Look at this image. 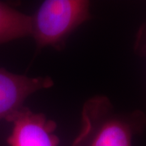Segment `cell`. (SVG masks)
I'll list each match as a JSON object with an SVG mask.
<instances>
[{
	"label": "cell",
	"mask_w": 146,
	"mask_h": 146,
	"mask_svg": "<svg viewBox=\"0 0 146 146\" xmlns=\"http://www.w3.org/2000/svg\"><path fill=\"white\" fill-rule=\"evenodd\" d=\"M7 122L12 131L7 142L10 146H58L54 121L41 113H34L25 106L11 117Z\"/></svg>",
	"instance_id": "cell-3"
},
{
	"label": "cell",
	"mask_w": 146,
	"mask_h": 146,
	"mask_svg": "<svg viewBox=\"0 0 146 146\" xmlns=\"http://www.w3.org/2000/svg\"><path fill=\"white\" fill-rule=\"evenodd\" d=\"M146 127L145 113H119L106 96L88 99L81 111V129L72 146H132L133 136Z\"/></svg>",
	"instance_id": "cell-1"
},
{
	"label": "cell",
	"mask_w": 146,
	"mask_h": 146,
	"mask_svg": "<svg viewBox=\"0 0 146 146\" xmlns=\"http://www.w3.org/2000/svg\"><path fill=\"white\" fill-rule=\"evenodd\" d=\"M133 49L138 56L146 59V20L140 25L136 32Z\"/></svg>",
	"instance_id": "cell-6"
},
{
	"label": "cell",
	"mask_w": 146,
	"mask_h": 146,
	"mask_svg": "<svg viewBox=\"0 0 146 146\" xmlns=\"http://www.w3.org/2000/svg\"><path fill=\"white\" fill-rule=\"evenodd\" d=\"M32 16L0 2V46L31 36Z\"/></svg>",
	"instance_id": "cell-5"
},
{
	"label": "cell",
	"mask_w": 146,
	"mask_h": 146,
	"mask_svg": "<svg viewBox=\"0 0 146 146\" xmlns=\"http://www.w3.org/2000/svg\"><path fill=\"white\" fill-rule=\"evenodd\" d=\"M85 0H47L32 16L31 36L37 49L60 48L76 29L91 17Z\"/></svg>",
	"instance_id": "cell-2"
},
{
	"label": "cell",
	"mask_w": 146,
	"mask_h": 146,
	"mask_svg": "<svg viewBox=\"0 0 146 146\" xmlns=\"http://www.w3.org/2000/svg\"><path fill=\"white\" fill-rule=\"evenodd\" d=\"M53 80L46 77H29L0 68V121L7 120L24 107L25 100L42 89L52 87Z\"/></svg>",
	"instance_id": "cell-4"
}]
</instances>
